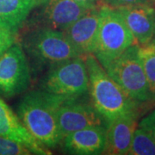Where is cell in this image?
I'll use <instances>...</instances> for the list:
<instances>
[{
  "mask_svg": "<svg viewBox=\"0 0 155 155\" xmlns=\"http://www.w3.org/2000/svg\"><path fill=\"white\" fill-rule=\"evenodd\" d=\"M61 96L43 90L32 91L22 97L17 107V116L34 138L48 148L61 144L63 134L57 119Z\"/></svg>",
  "mask_w": 155,
  "mask_h": 155,
  "instance_id": "obj_1",
  "label": "cell"
},
{
  "mask_svg": "<svg viewBox=\"0 0 155 155\" xmlns=\"http://www.w3.org/2000/svg\"><path fill=\"white\" fill-rule=\"evenodd\" d=\"M89 75L91 102L107 122L137 114V102L132 99L108 74L93 54L84 56Z\"/></svg>",
  "mask_w": 155,
  "mask_h": 155,
  "instance_id": "obj_2",
  "label": "cell"
},
{
  "mask_svg": "<svg viewBox=\"0 0 155 155\" xmlns=\"http://www.w3.org/2000/svg\"><path fill=\"white\" fill-rule=\"evenodd\" d=\"M100 4V3H99ZM135 43L116 9L100 4V21L93 55L105 69L117 56Z\"/></svg>",
  "mask_w": 155,
  "mask_h": 155,
  "instance_id": "obj_3",
  "label": "cell"
},
{
  "mask_svg": "<svg viewBox=\"0 0 155 155\" xmlns=\"http://www.w3.org/2000/svg\"><path fill=\"white\" fill-rule=\"evenodd\" d=\"M41 90L64 97H80L89 93V75L84 56L52 65Z\"/></svg>",
  "mask_w": 155,
  "mask_h": 155,
  "instance_id": "obj_4",
  "label": "cell"
},
{
  "mask_svg": "<svg viewBox=\"0 0 155 155\" xmlns=\"http://www.w3.org/2000/svg\"><path fill=\"white\" fill-rule=\"evenodd\" d=\"M105 70L132 99L138 104L150 102L147 82L137 43L131 45L115 58Z\"/></svg>",
  "mask_w": 155,
  "mask_h": 155,
  "instance_id": "obj_5",
  "label": "cell"
},
{
  "mask_svg": "<svg viewBox=\"0 0 155 155\" xmlns=\"http://www.w3.org/2000/svg\"><path fill=\"white\" fill-rule=\"evenodd\" d=\"M22 46L35 61L51 65L81 56L64 31L41 26L26 35Z\"/></svg>",
  "mask_w": 155,
  "mask_h": 155,
  "instance_id": "obj_6",
  "label": "cell"
},
{
  "mask_svg": "<svg viewBox=\"0 0 155 155\" xmlns=\"http://www.w3.org/2000/svg\"><path fill=\"white\" fill-rule=\"evenodd\" d=\"M30 70L22 45L15 42L0 56V95L12 97L28 89Z\"/></svg>",
  "mask_w": 155,
  "mask_h": 155,
  "instance_id": "obj_7",
  "label": "cell"
},
{
  "mask_svg": "<svg viewBox=\"0 0 155 155\" xmlns=\"http://www.w3.org/2000/svg\"><path fill=\"white\" fill-rule=\"evenodd\" d=\"M57 119L64 136L77 130L91 127H107L106 120L84 97H64L57 108Z\"/></svg>",
  "mask_w": 155,
  "mask_h": 155,
  "instance_id": "obj_8",
  "label": "cell"
},
{
  "mask_svg": "<svg viewBox=\"0 0 155 155\" xmlns=\"http://www.w3.org/2000/svg\"><path fill=\"white\" fill-rule=\"evenodd\" d=\"M96 5L74 0H46L41 5V9L35 22H39L41 27L65 31L85 12Z\"/></svg>",
  "mask_w": 155,
  "mask_h": 155,
  "instance_id": "obj_9",
  "label": "cell"
},
{
  "mask_svg": "<svg viewBox=\"0 0 155 155\" xmlns=\"http://www.w3.org/2000/svg\"><path fill=\"white\" fill-rule=\"evenodd\" d=\"M100 21V4L90 9L64 31L81 56L92 54Z\"/></svg>",
  "mask_w": 155,
  "mask_h": 155,
  "instance_id": "obj_10",
  "label": "cell"
},
{
  "mask_svg": "<svg viewBox=\"0 0 155 155\" xmlns=\"http://www.w3.org/2000/svg\"><path fill=\"white\" fill-rule=\"evenodd\" d=\"M117 11L139 46L147 44L154 37L155 9L148 4L117 8Z\"/></svg>",
  "mask_w": 155,
  "mask_h": 155,
  "instance_id": "obj_11",
  "label": "cell"
},
{
  "mask_svg": "<svg viewBox=\"0 0 155 155\" xmlns=\"http://www.w3.org/2000/svg\"><path fill=\"white\" fill-rule=\"evenodd\" d=\"M0 135L21 143L34 154L50 155L49 148L41 144L28 133L26 127L9 105L0 98Z\"/></svg>",
  "mask_w": 155,
  "mask_h": 155,
  "instance_id": "obj_12",
  "label": "cell"
},
{
  "mask_svg": "<svg viewBox=\"0 0 155 155\" xmlns=\"http://www.w3.org/2000/svg\"><path fill=\"white\" fill-rule=\"evenodd\" d=\"M105 140V127H91L67 134L61 143L69 154L97 155L103 154Z\"/></svg>",
  "mask_w": 155,
  "mask_h": 155,
  "instance_id": "obj_13",
  "label": "cell"
},
{
  "mask_svg": "<svg viewBox=\"0 0 155 155\" xmlns=\"http://www.w3.org/2000/svg\"><path fill=\"white\" fill-rule=\"evenodd\" d=\"M137 126V114L119 116L109 122L103 154H127Z\"/></svg>",
  "mask_w": 155,
  "mask_h": 155,
  "instance_id": "obj_14",
  "label": "cell"
},
{
  "mask_svg": "<svg viewBox=\"0 0 155 155\" xmlns=\"http://www.w3.org/2000/svg\"><path fill=\"white\" fill-rule=\"evenodd\" d=\"M46 0H0V26L17 33L30 13Z\"/></svg>",
  "mask_w": 155,
  "mask_h": 155,
  "instance_id": "obj_15",
  "label": "cell"
},
{
  "mask_svg": "<svg viewBox=\"0 0 155 155\" xmlns=\"http://www.w3.org/2000/svg\"><path fill=\"white\" fill-rule=\"evenodd\" d=\"M139 55L144 68L150 102L155 103V39L147 44L139 46Z\"/></svg>",
  "mask_w": 155,
  "mask_h": 155,
  "instance_id": "obj_16",
  "label": "cell"
},
{
  "mask_svg": "<svg viewBox=\"0 0 155 155\" xmlns=\"http://www.w3.org/2000/svg\"><path fill=\"white\" fill-rule=\"evenodd\" d=\"M127 154L155 155V140L145 128L137 126Z\"/></svg>",
  "mask_w": 155,
  "mask_h": 155,
  "instance_id": "obj_17",
  "label": "cell"
},
{
  "mask_svg": "<svg viewBox=\"0 0 155 155\" xmlns=\"http://www.w3.org/2000/svg\"><path fill=\"white\" fill-rule=\"evenodd\" d=\"M31 151L19 142L0 135V155H28Z\"/></svg>",
  "mask_w": 155,
  "mask_h": 155,
  "instance_id": "obj_18",
  "label": "cell"
},
{
  "mask_svg": "<svg viewBox=\"0 0 155 155\" xmlns=\"http://www.w3.org/2000/svg\"><path fill=\"white\" fill-rule=\"evenodd\" d=\"M17 34L0 26V56L17 41Z\"/></svg>",
  "mask_w": 155,
  "mask_h": 155,
  "instance_id": "obj_19",
  "label": "cell"
},
{
  "mask_svg": "<svg viewBox=\"0 0 155 155\" xmlns=\"http://www.w3.org/2000/svg\"><path fill=\"white\" fill-rule=\"evenodd\" d=\"M148 3L149 0H100V4L114 9L126 7V6L148 4Z\"/></svg>",
  "mask_w": 155,
  "mask_h": 155,
  "instance_id": "obj_20",
  "label": "cell"
},
{
  "mask_svg": "<svg viewBox=\"0 0 155 155\" xmlns=\"http://www.w3.org/2000/svg\"><path fill=\"white\" fill-rule=\"evenodd\" d=\"M138 125L145 128L155 140V110L152 111L148 116L144 117Z\"/></svg>",
  "mask_w": 155,
  "mask_h": 155,
  "instance_id": "obj_21",
  "label": "cell"
},
{
  "mask_svg": "<svg viewBox=\"0 0 155 155\" xmlns=\"http://www.w3.org/2000/svg\"><path fill=\"white\" fill-rule=\"evenodd\" d=\"M74 1L86 4V5H96L100 3V0H74Z\"/></svg>",
  "mask_w": 155,
  "mask_h": 155,
  "instance_id": "obj_22",
  "label": "cell"
},
{
  "mask_svg": "<svg viewBox=\"0 0 155 155\" xmlns=\"http://www.w3.org/2000/svg\"><path fill=\"white\" fill-rule=\"evenodd\" d=\"M154 35H155V18H154Z\"/></svg>",
  "mask_w": 155,
  "mask_h": 155,
  "instance_id": "obj_23",
  "label": "cell"
},
{
  "mask_svg": "<svg viewBox=\"0 0 155 155\" xmlns=\"http://www.w3.org/2000/svg\"><path fill=\"white\" fill-rule=\"evenodd\" d=\"M154 1H155V0H154Z\"/></svg>",
  "mask_w": 155,
  "mask_h": 155,
  "instance_id": "obj_24",
  "label": "cell"
}]
</instances>
